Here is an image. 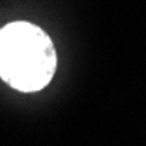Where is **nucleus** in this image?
<instances>
[{
    "mask_svg": "<svg viewBox=\"0 0 146 146\" xmlns=\"http://www.w3.org/2000/svg\"><path fill=\"white\" fill-rule=\"evenodd\" d=\"M58 68L50 36L33 23L16 21L0 30V78L21 92L44 89Z\"/></svg>",
    "mask_w": 146,
    "mask_h": 146,
    "instance_id": "nucleus-1",
    "label": "nucleus"
}]
</instances>
